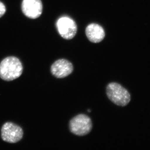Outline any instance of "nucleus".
Segmentation results:
<instances>
[{
	"instance_id": "f257e3e1",
	"label": "nucleus",
	"mask_w": 150,
	"mask_h": 150,
	"mask_svg": "<svg viewBox=\"0 0 150 150\" xmlns=\"http://www.w3.org/2000/svg\"><path fill=\"white\" fill-rule=\"evenodd\" d=\"M23 67L20 60L14 56L5 58L0 63V77L4 80L11 81L21 76Z\"/></svg>"
},
{
	"instance_id": "f03ea898",
	"label": "nucleus",
	"mask_w": 150,
	"mask_h": 150,
	"mask_svg": "<svg viewBox=\"0 0 150 150\" xmlns=\"http://www.w3.org/2000/svg\"><path fill=\"white\" fill-rule=\"evenodd\" d=\"M106 94L110 101L118 106H126L131 101L129 92L116 83H110L108 85Z\"/></svg>"
},
{
	"instance_id": "7ed1b4c3",
	"label": "nucleus",
	"mask_w": 150,
	"mask_h": 150,
	"mask_svg": "<svg viewBox=\"0 0 150 150\" xmlns=\"http://www.w3.org/2000/svg\"><path fill=\"white\" fill-rule=\"evenodd\" d=\"M70 131L78 136H84L88 134L92 129V123L91 118L85 114H79L70 121Z\"/></svg>"
},
{
	"instance_id": "20e7f679",
	"label": "nucleus",
	"mask_w": 150,
	"mask_h": 150,
	"mask_svg": "<svg viewBox=\"0 0 150 150\" xmlns=\"http://www.w3.org/2000/svg\"><path fill=\"white\" fill-rule=\"evenodd\" d=\"M23 135V130L21 127L11 122L5 123L1 130V137L3 141L11 144L20 141Z\"/></svg>"
},
{
	"instance_id": "39448f33",
	"label": "nucleus",
	"mask_w": 150,
	"mask_h": 150,
	"mask_svg": "<svg viewBox=\"0 0 150 150\" xmlns=\"http://www.w3.org/2000/svg\"><path fill=\"white\" fill-rule=\"evenodd\" d=\"M59 34L63 38L70 40L75 37L77 31L76 22L68 17H62L56 23Z\"/></svg>"
},
{
	"instance_id": "423d86ee",
	"label": "nucleus",
	"mask_w": 150,
	"mask_h": 150,
	"mask_svg": "<svg viewBox=\"0 0 150 150\" xmlns=\"http://www.w3.org/2000/svg\"><path fill=\"white\" fill-rule=\"evenodd\" d=\"M21 9L23 13L28 18L36 19L42 13L43 4L41 0H23Z\"/></svg>"
},
{
	"instance_id": "0eeeda50",
	"label": "nucleus",
	"mask_w": 150,
	"mask_h": 150,
	"mask_svg": "<svg viewBox=\"0 0 150 150\" xmlns=\"http://www.w3.org/2000/svg\"><path fill=\"white\" fill-rule=\"evenodd\" d=\"M73 70L72 64L65 59L57 60L52 65L51 68L52 74L58 79L66 77L72 73Z\"/></svg>"
},
{
	"instance_id": "6e6552de",
	"label": "nucleus",
	"mask_w": 150,
	"mask_h": 150,
	"mask_svg": "<svg viewBox=\"0 0 150 150\" xmlns=\"http://www.w3.org/2000/svg\"><path fill=\"white\" fill-rule=\"evenodd\" d=\"M86 34L88 40L94 43L101 42L105 36L103 28L96 23L88 25L86 28Z\"/></svg>"
},
{
	"instance_id": "1a4fd4ad",
	"label": "nucleus",
	"mask_w": 150,
	"mask_h": 150,
	"mask_svg": "<svg viewBox=\"0 0 150 150\" xmlns=\"http://www.w3.org/2000/svg\"><path fill=\"white\" fill-rule=\"evenodd\" d=\"M6 9L5 5L0 1V18L3 16L6 13Z\"/></svg>"
},
{
	"instance_id": "9d476101",
	"label": "nucleus",
	"mask_w": 150,
	"mask_h": 150,
	"mask_svg": "<svg viewBox=\"0 0 150 150\" xmlns=\"http://www.w3.org/2000/svg\"><path fill=\"white\" fill-rule=\"evenodd\" d=\"M88 112H91V110H88Z\"/></svg>"
}]
</instances>
